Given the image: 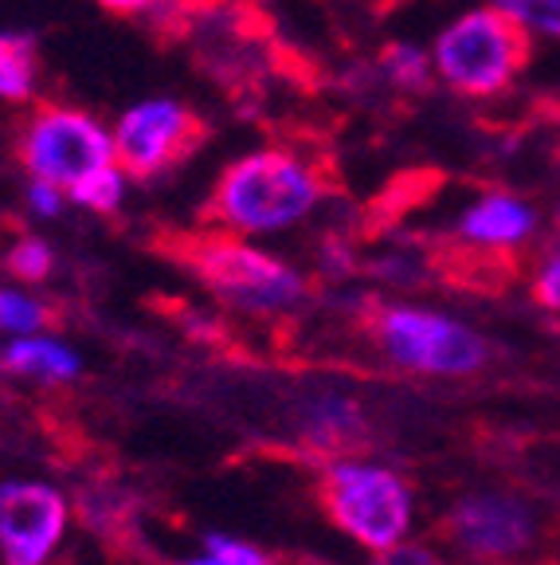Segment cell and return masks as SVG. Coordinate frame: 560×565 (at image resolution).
Instances as JSON below:
<instances>
[{
	"label": "cell",
	"instance_id": "cell-15",
	"mask_svg": "<svg viewBox=\"0 0 560 565\" xmlns=\"http://www.w3.org/2000/svg\"><path fill=\"white\" fill-rule=\"evenodd\" d=\"M47 327H52V307L44 302V295L17 279H0V342Z\"/></svg>",
	"mask_w": 560,
	"mask_h": 565
},
{
	"label": "cell",
	"instance_id": "cell-2",
	"mask_svg": "<svg viewBox=\"0 0 560 565\" xmlns=\"http://www.w3.org/2000/svg\"><path fill=\"white\" fill-rule=\"evenodd\" d=\"M314 494L333 534L353 550L377 557L420 530V494L396 463L368 451L333 456L317 463Z\"/></svg>",
	"mask_w": 560,
	"mask_h": 565
},
{
	"label": "cell",
	"instance_id": "cell-10",
	"mask_svg": "<svg viewBox=\"0 0 560 565\" xmlns=\"http://www.w3.org/2000/svg\"><path fill=\"white\" fill-rule=\"evenodd\" d=\"M290 436L306 451H314L317 463L333 456H353L365 451L373 440V413L365 401L345 385L317 381L306 385L290 401Z\"/></svg>",
	"mask_w": 560,
	"mask_h": 565
},
{
	"label": "cell",
	"instance_id": "cell-3",
	"mask_svg": "<svg viewBox=\"0 0 560 565\" xmlns=\"http://www.w3.org/2000/svg\"><path fill=\"white\" fill-rule=\"evenodd\" d=\"M181 252L196 282L231 315L274 322V318L298 315L310 302V275L259 239L212 228L204 236H193Z\"/></svg>",
	"mask_w": 560,
	"mask_h": 565
},
{
	"label": "cell",
	"instance_id": "cell-8",
	"mask_svg": "<svg viewBox=\"0 0 560 565\" xmlns=\"http://www.w3.org/2000/svg\"><path fill=\"white\" fill-rule=\"evenodd\" d=\"M110 134H115L118 166L133 177V185H149L193 158L208 130L184 98L146 95L118 110Z\"/></svg>",
	"mask_w": 560,
	"mask_h": 565
},
{
	"label": "cell",
	"instance_id": "cell-1",
	"mask_svg": "<svg viewBox=\"0 0 560 565\" xmlns=\"http://www.w3.org/2000/svg\"><path fill=\"white\" fill-rule=\"evenodd\" d=\"M330 201V177L314 158L287 146H255L219 169L204 221L244 239H279L306 228Z\"/></svg>",
	"mask_w": 560,
	"mask_h": 565
},
{
	"label": "cell",
	"instance_id": "cell-12",
	"mask_svg": "<svg viewBox=\"0 0 560 565\" xmlns=\"http://www.w3.org/2000/svg\"><path fill=\"white\" fill-rule=\"evenodd\" d=\"M0 370L35 388H67L83 381L87 362H83L79 345L47 327L35 334L4 338L0 342Z\"/></svg>",
	"mask_w": 560,
	"mask_h": 565
},
{
	"label": "cell",
	"instance_id": "cell-19",
	"mask_svg": "<svg viewBox=\"0 0 560 565\" xmlns=\"http://www.w3.org/2000/svg\"><path fill=\"white\" fill-rule=\"evenodd\" d=\"M491 9L506 12L517 28L545 40H560V0H486Z\"/></svg>",
	"mask_w": 560,
	"mask_h": 565
},
{
	"label": "cell",
	"instance_id": "cell-18",
	"mask_svg": "<svg viewBox=\"0 0 560 565\" xmlns=\"http://www.w3.org/2000/svg\"><path fill=\"white\" fill-rule=\"evenodd\" d=\"M60 267V256H55V247L47 236L40 232H20L9 247H4V271L9 279L24 282V287H40L47 282Z\"/></svg>",
	"mask_w": 560,
	"mask_h": 565
},
{
	"label": "cell",
	"instance_id": "cell-11",
	"mask_svg": "<svg viewBox=\"0 0 560 565\" xmlns=\"http://www.w3.org/2000/svg\"><path fill=\"white\" fill-rule=\"evenodd\" d=\"M455 239L478 256H514L537 232V209L506 189H486L459 209L451 224Z\"/></svg>",
	"mask_w": 560,
	"mask_h": 565
},
{
	"label": "cell",
	"instance_id": "cell-4",
	"mask_svg": "<svg viewBox=\"0 0 560 565\" xmlns=\"http://www.w3.org/2000/svg\"><path fill=\"white\" fill-rule=\"evenodd\" d=\"M368 345L403 377L466 381L491 365V338L451 310L416 299L377 302L365 318Z\"/></svg>",
	"mask_w": 560,
	"mask_h": 565
},
{
	"label": "cell",
	"instance_id": "cell-6",
	"mask_svg": "<svg viewBox=\"0 0 560 565\" xmlns=\"http://www.w3.org/2000/svg\"><path fill=\"white\" fill-rule=\"evenodd\" d=\"M17 161L28 181L71 193L90 173L115 166V134L95 110L75 103H35L28 106L17 130Z\"/></svg>",
	"mask_w": 560,
	"mask_h": 565
},
{
	"label": "cell",
	"instance_id": "cell-24",
	"mask_svg": "<svg viewBox=\"0 0 560 565\" xmlns=\"http://www.w3.org/2000/svg\"><path fill=\"white\" fill-rule=\"evenodd\" d=\"M353 267H357V259H353V247L342 244V239H325L322 256H317V275H322V279L342 282Z\"/></svg>",
	"mask_w": 560,
	"mask_h": 565
},
{
	"label": "cell",
	"instance_id": "cell-16",
	"mask_svg": "<svg viewBox=\"0 0 560 565\" xmlns=\"http://www.w3.org/2000/svg\"><path fill=\"white\" fill-rule=\"evenodd\" d=\"M176 565H279L267 554L259 542L231 534V530H204L201 542L184 557H176Z\"/></svg>",
	"mask_w": 560,
	"mask_h": 565
},
{
	"label": "cell",
	"instance_id": "cell-22",
	"mask_svg": "<svg viewBox=\"0 0 560 565\" xmlns=\"http://www.w3.org/2000/svg\"><path fill=\"white\" fill-rule=\"evenodd\" d=\"M529 291H534L537 307L560 310V247H549L541 256V264L534 267V279H529Z\"/></svg>",
	"mask_w": 560,
	"mask_h": 565
},
{
	"label": "cell",
	"instance_id": "cell-7",
	"mask_svg": "<svg viewBox=\"0 0 560 565\" xmlns=\"http://www.w3.org/2000/svg\"><path fill=\"white\" fill-rule=\"evenodd\" d=\"M439 542L463 565H526L545 542V514L529 494L474 487L443 511Z\"/></svg>",
	"mask_w": 560,
	"mask_h": 565
},
{
	"label": "cell",
	"instance_id": "cell-21",
	"mask_svg": "<svg viewBox=\"0 0 560 565\" xmlns=\"http://www.w3.org/2000/svg\"><path fill=\"white\" fill-rule=\"evenodd\" d=\"M368 565H463L443 542H428V539H408L400 546L385 550V554L368 557Z\"/></svg>",
	"mask_w": 560,
	"mask_h": 565
},
{
	"label": "cell",
	"instance_id": "cell-13",
	"mask_svg": "<svg viewBox=\"0 0 560 565\" xmlns=\"http://www.w3.org/2000/svg\"><path fill=\"white\" fill-rule=\"evenodd\" d=\"M44 87V60L28 32L0 28V106H35Z\"/></svg>",
	"mask_w": 560,
	"mask_h": 565
},
{
	"label": "cell",
	"instance_id": "cell-14",
	"mask_svg": "<svg viewBox=\"0 0 560 565\" xmlns=\"http://www.w3.org/2000/svg\"><path fill=\"white\" fill-rule=\"evenodd\" d=\"M380 79L400 95H423L435 83V67H431V52L412 40H392L377 60Z\"/></svg>",
	"mask_w": 560,
	"mask_h": 565
},
{
	"label": "cell",
	"instance_id": "cell-20",
	"mask_svg": "<svg viewBox=\"0 0 560 565\" xmlns=\"http://www.w3.org/2000/svg\"><path fill=\"white\" fill-rule=\"evenodd\" d=\"M368 275L385 287H420L428 271H423L420 252H380L368 259Z\"/></svg>",
	"mask_w": 560,
	"mask_h": 565
},
{
	"label": "cell",
	"instance_id": "cell-17",
	"mask_svg": "<svg viewBox=\"0 0 560 565\" xmlns=\"http://www.w3.org/2000/svg\"><path fill=\"white\" fill-rule=\"evenodd\" d=\"M130 189H133V177L115 161V166L90 173L87 181L71 189L67 196H71V209L95 212V216H115V212H122V204L130 201Z\"/></svg>",
	"mask_w": 560,
	"mask_h": 565
},
{
	"label": "cell",
	"instance_id": "cell-23",
	"mask_svg": "<svg viewBox=\"0 0 560 565\" xmlns=\"http://www.w3.org/2000/svg\"><path fill=\"white\" fill-rule=\"evenodd\" d=\"M24 209L32 221H60L71 209V196L63 189L47 185V181H28L24 185Z\"/></svg>",
	"mask_w": 560,
	"mask_h": 565
},
{
	"label": "cell",
	"instance_id": "cell-26",
	"mask_svg": "<svg viewBox=\"0 0 560 565\" xmlns=\"http://www.w3.org/2000/svg\"><path fill=\"white\" fill-rule=\"evenodd\" d=\"M204 0H153V17L158 20H176V17H189L193 9H201Z\"/></svg>",
	"mask_w": 560,
	"mask_h": 565
},
{
	"label": "cell",
	"instance_id": "cell-5",
	"mask_svg": "<svg viewBox=\"0 0 560 565\" xmlns=\"http://www.w3.org/2000/svg\"><path fill=\"white\" fill-rule=\"evenodd\" d=\"M435 83L463 98H494L514 87L534 55V35L491 4L451 17L431 40Z\"/></svg>",
	"mask_w": 560,
	"mask_h": 565
},
{
	"label": "cell",
	"instance_id": "cell-9",
	"mask_svg": "<svg viewBox=\"0 0 560 565\" xmlns=\"http://www.w3.org/2000/svg\"><path fill=\"white\" fill-rule=\"evenodd\" d=\"M75 494L47 476H0V565H52L75 530Z\"/></svg>",
	"mask_w": 560,
	"mask_h": 565
},
{
	"label": "cell",
	"instance_id": "cell-25",
	"mask_svg": "<svg viewBox=\"0 0 560 565\" xmlns=\"http://www.w3.org/2000/svg\"><path fill=\"white\" fill-rule=\"evenodd\" d=\"M115 17H153V0H98Z\"/></svg>",
	"mask_w": 560,
	"mask_h": 565
}]
</instances>
